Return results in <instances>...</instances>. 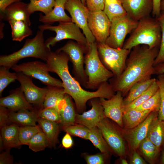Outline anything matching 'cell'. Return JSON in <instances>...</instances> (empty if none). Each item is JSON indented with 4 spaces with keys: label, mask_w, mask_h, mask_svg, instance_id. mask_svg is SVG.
Returning a JSON list of instances; mask_svg holds the SVG:
<instances>
[{
    "label": "cell",
    "mask_w": 164,
    "mask_h": 164,
    "mask_svg": "<svg viewBox=\"0 0 164 164\" xmlns=\"http://www.w3.org/2000/svg\"><path fill=\"white\" fill-rule=\"evenodd\" d=\"M69 61L66 53L56 50L49 52L46 62L50 72L56 73L61 80L65 93L73 99L79 113L85 110L87 103L89 100L95 98L108 99L115 94L111 85L107 81L101 84L94 91H87L83 88L69 71Z\"/></svg>",
    "instance_id": "cell-1"
},
{
    "label": "cell",
    "mask_w": 164,
    "mask_h": 164,
    "mask_svg": "<svg viewBox=\"0 0 164 164\" xmlns=\"http://www.w3.org/2000/svg\"><path fill=\"white\" fill-rule=\"evenodd\" d=\"M159 49L150 48L145 45L134 47L126 60L122 73L118 77L110 79V83L114 92H121L124 97L135 84L150 79L155 74L154 63Z\"/></svg>",
    "instance_id": "cell-2"
},
{
    "label": "cell",
    "mask_w": 164,
    "mask_h": 164,
    "mask_svg": "<svg viewBox=\"0 0 164 164\" xmlns=\"http://www.w3.org/2000/svg\"><path fill=\"white\" fill-rule=\"evenodd\" d=\"M161 36L159 22L156 18L149 16L138 22L137 26L124 43L122 48L131 50L141 45H147L150 48H159Z\"/></svg>",
    "instance_id": "cell-3"
},
{
    "label": "cell",
    "mask_w": 164,
    "mask_h": 164,
    "mask_svg": "<svg viewBox=\"0 0 164 164\" xmlns=\"http://www.w3.org/2000/svg\"><path fill=\"white\" fill-rule=\"evenodd\" d=\"M43 32L39 30L34 37L26 39L23 47L18 51L9 55H1L0 66L9 69L22 59L29 57L46 61L51 50L46 46Z\"/></svg>",
    "instance_id": "cell-4"
},
{
    "label": "cell",
    "mask_w": 164,
    "mask_h": 164,
    "mask_svg": "<svg viewBox=\"0 0 164 164\" xmlns=\"http://www.w3.org/2000/svg\"><path fill=\"white\" fill-rule=\"evenodd\" d=\"M84 56L85 71L87 78L85 88L97 90L103 83L113 77L112 73L107 69L100 58L94 42L89 47Z\"/></svg>",
    "instance_id": "cell-5"
},
{
    "label": "cell",
    "mask_w": 164,
    "mask_h": 164,
    "mask_svg": "<svg viewBox=\"0 0 164 164\" xmlns=\"http://www.w3.org/2000/svg\"><path fill=\"white\" fill-rule=\"evenodd\" d=\"M39 30H49L56 33L54 37H50L45 42L46 46L50 49L58 42L65 39L75 40L84 46L87 50L89 48L87 41L84 34L82 33L80 28L72 21L60 22L59 25L53 26L51 24H43L39 25Z\"/></svg>",
    "instance_id": "cell-6"
},
{
    "label": "cell",
    "mask_w": 164,
    "mask_h": 164,
    "mask_svg": "<svg viewBox=\"0 0 164 164\" xmlns=\"http://www.w3.org/2000/svg\"><path fill=\"white\" fill-rule=\"evenodd\" d=\"M100 60L105 67L111 71L114 77L119 76L124 70L126 60L131 50L111 47L105 43H97Z\"/></svg>",
    "instance_id": "cell-7"
},
{
    "label": "cell",
    "mask_w": 164,
    "mask_h": 164,
    "mask_svg": "<svg viewBox=\"0 0 164 164\" xmlns=\"http://www.w3.org/2000/svg\"><path fill=\"white\" fill-rule=\"evenodd\" d=\"M11 68L16 73L22 72L30 77L38 80L47 86L63 87L61 80L50 75L49 69L46 63L34 61L16 64Z\"/></svg>",
    "instance_id": "cell-8"
},
{
    "label": "cell",
    "mask_w": 164,
    "mask_h": 164,
    "mask_svg": "<svg viewBox=\"0 0 164 164\" xmlns=\"http://www.w3.org/2000/svg\"><path fill=\"white\" fill-rule=\"evenodd\" d=\"M138 22L127 15L113 18L111 21L109 35L105 43L112 48H122L125 37L137 27Z\"/></svg>",
    "instance_id": "cell-9"
},
{
    "label": "cell",
    "mask_w": 164,
    "mask_h": 164,
    "mask_svg": "<svg viewBox=\"0 0 164 164\" xmlns=\"http://www.w3.org/2000/svg\"><path fill=\"white\" fill-rule=\"evenodd\" d=\"M57 50L64 52L68 55L69 61L72 64L74 78L80 85L85 87L87 78L84 67V54L87 52L86 49L77 42L70 40Z\"/></svg>",
    "instance_id": "cell-10"
},
{
    "label": "cell",
    "mask_w": 164,
    "mask_h": 164,
    "mask_svg": "<svg viewBox=\"0 0 164 164\" xmlns=\"http://www.w3.org/2000/svg\"><path fill=\"white\" fill-rule=\"evenodd\" d=\"M65 7L70 13L72 21L83 31L89 48L96 40L88 26L89 10L81 0H67Z\"/></svg>",
    "instance_id": "cell-11"
},
{
    "label": "cell",
    "mask_w": 164,
    "mask_h": 164,
    "mask_svg": "<svg viewBox=\"0 0 164 164\" xmlns=\"http://www.w3.org/2000/svg\"><path fill=\"white\" fill-rule=\"evenodd\" d=\"M97 126L111 149L120 157L125 155L126 148L121 131L106 117Z\"/></svg>",
    "instance_id": "cell-12"
},
{
    "label": "cell",
    "mask_w": 164,
    "mask_h": 164,
    "mask_svg": "<svg viewBox=\"0 0 164 164\" xmlns=\"http://www.w3.org/2000/svg\"><path fill=\"white\" fill-rule=\"evenodd\" d=\"M88 25L97 43H105L109 35L111 21L103 11H89Z\"/></svg>",
    "instance_id": "cell-13"
},
{
    "label": "cell",
    "mask_w": 164,
    "mask_h": 164,
    "mask_svg": "<svg viewBox=\"0 0 164 164\" xmlns=\"http://www.w3.org/2000/svg\"><path fill=\"white\" fill-rule=\"evenodd\" d=\"M18 80L27 101L31 104L43 108L45 97L47 91V86L40 88L32 81V78L22 72L17 73Z\"/></svg>",
    "instance_id": "cell-14"
},
{
    "label": "cell",
    "mask_w": 164,
    "mask_h": 164,
    "mask_svg": "<svg viewBox=\"0 0 164 164\" xmlns=\"http://www.w3.org/2000/svg\"><path fill=\"white\" fill-rule=\"evenodd\" d=\"M123 99L121 92L119 91L116 92L109 99L99 98L105 117L111 119L122 128L123 127L122 118L125 112Z\"/></svg>",
    "instance_id": "cell-15"
},
{
    "label": "cell",
    "mask_w": 164,
    "mask_h": 164,
    "mask_svg": "<svg viewBox=\"0 0 164 164\" xmlns=\"http://www.w3.org/2000/svg\"><path fill=\"white\" fill-rule=\"evenodd\" d=\"M158 112H151L145 119L135 128L121 131L122 135L127 141L130 149L135 151L141 142L147 137L150 124L158 116Z\"/></svg>",
    "instance_id": "cell-16"
},
{
    "label": "cell",
    "mask_w": 164,
    "mask_h": 164,
    "mask_svg": "<svg viewBox=\"0 0 164 164\" xmlns=\"http://www.w3.org/2000/svg\"><path fill=\"white\" fill-rule=\"evenodd\" d=\"M97 98L91 99V108L82 114H77L75 117V123L84 125L89 129L97 126L98 124L105 118L104 108Z\"/></svg>",
    "instance_id": "cell-17"
},
{
    "label": "cell",
    "mask_w": 164,
    "mask_h": 164,
    "mask_svg": "<svg viewBox=\"0 0 164 164\" xmlns=\"http://www.w3.org/2000/svg\"><path fill=\"white\" fill-rule=\"evenodd\" d=\"M127 15L139 21L149 16L153 9V0H121Z\"/></svg>",
    "instance_id": "cell-18"
},
{
    "label": "cell",
    "mask_w": 164,
    "mask_h": 164,
    "mask_svg": "<svg viewBox=\"0 0 164 164\" xmlns=\"http://www.w3.org/2000/svg\"><path fill=\"white\" fill-rule=\"evenodd\" d=\"M0 106L5 107L12 111L22 109L33 110L32 105L27 100L20 87L11 90L8 96L1 98Z\"/></svg>",
    "instance_id": "cell-19"
},
{
    "label": "cell",
    "mask_w": 164,
    "mask_h": 164,
    "mask_svg": "<svg viewBox=\"0 0 164 164\" xmlns=\"http://www.w3.org/2000/svg\"><path fill=\"white\" fill-rule=\"evenodd\" d=\"M28 4L20 1L8 6L3 15V20L7 21L11 20L22 21L29 26L31 25V15L28 9Z\"/></svg>",
    "instance_id": "cell-20"
},
{
    "label": "cell",
    "mask_w": 164,
    "mask_h": 164,
    "mask_svg": "<svg viewBox=\"0 0 164 164\" xmlns=\"http://www.w3.org/2000/svg\"><path fill=\"white\" fill-rule=\"evenodd\" d=\"M67 0H55L53 10L46 15H39V20L44 24H51L55 22L72 21L71 17L66 13L65 5Z\"/></svg>",
    "instance_id": "cell-21"
},
{
    "label": "cell",
    "mask_w": 164,
    "mask_h": 164,
    "mask_svg": "<svg viewBox=\"0 0 164 164\" xmlns=\"http://www.w3.org/2000/svg\"><path fill=\"white\" fill-rule=\"evenodd\" d=\"M71 97L66 94L64 97L58 103L57 110L61 118L60 124L63 127L76 124L75 113Z\"/></svg>",
    "instance_id": "cell-22"
},
{
    "label": "cell",
    "mask_w": 164,
    "mask_h": 164,
    "mask_svg": "<svg viewBox=\"0 0 164 164\" xmlns=\"http://www.w3.org/2000/svg\"><path fill=\"white\" fill-rule=\"evenodd\" d=\"M19 128L17 125L12 124L1 128V135L3 139L5 148L10 149L18 148L22 145L19 139Z\"/></svg>",
    "instance_id": "cell-23"
},
{
    "label": "cell",
    "mask_w": 164,
    "mask_h": 164,
    "mask_svg": "<svg viewBox=\"0 0 164 164\" xmlns=\"http://www.w3.org/2000/svg\"><path fill=\"white\" fill-rule=\"evenodd\" d=\"M37 113L33 110L22 109L17 112L10 111L9 118L11 122L23 126H36L37 122Z\"/></svg>",
    "instance_id": "cell-24"
},
{
    "label": "cell",
    "mask_w": 164,
    "mask_h": 164,
    "mask_svg": "<svg viewBox=\"0 0 164 164\" xmlns=\"http://www.w3.org/2000/svg\"><path fill=\"white\" fill-rule=\"evenodd\" d=\"M146 137L160 150L164 143V121L159 120L158 116L150 124Z\"/></svg>",
    "instance_id": "cell-25"
},
{
    "label": "cell",
    "mask_w": 164,
    "mask_h": 164,
    "mask_svg": "<svg viewBox=\"0 0 164 164\" xmlns=\"http://www.w3.org/2000/svg\"><path fill=\"white\" fill-rule=\"evenodd\" d=\"M151 112L150 110L138 111L135 109L124 112L122 118L123 128L125 129L135 128L143 121Z\"/></svg>",
    "instance_id": "cell-26"
},
{
    "label": "cell",
    "mask_w": 164,
    "mask_h": 164,
    "mask_svg": "<svg viewBox=\"0 0 164 164\" xmlns=\"http://www.w3.org/2000/svg\"><path fill=\"white\" fill-rule=\"evenodd\" d=\"M47 91L44 99L43 108L57 109L59 102L66 94L63 87L47 85Z\"/></svg>",
    "instance_id": "cell-27"
},
{
    "label": "cell",
    "mask_w": 164,
    "mask_h": 164,
    "mask_svg": "<svg viewBox=\"0 0 164 164\" xmlns=\"http://www.w3.org/2000/svg\"><path fill=\"white\" fill-rule=\"evenodd\" d=\"M37 122L48 140L51 146L56 144L60 128L58 123L38 118Z\"/></svg>",
    "instance_id": "cell-28"
},
{
    "label": "cell",
    "mask_w": 164,
    "mask_h": 164,
    "mask_svg": "<svg viewBox=\"0 0 164 164\" xmlns=\"http://www.w3.org/2000/svg\"><path fill=\"white\" fill-rule=\"evenodd\" d=\"M11 26L12 40L22 41L32 35V30L27 24L22 21L11 20L8 21Z\"/></svg>",
    "instance_id": "cell-29"
},
{
    "label": "cell",
    "mask_w": 164,
    "mask_h": 164,
    "mask_svg": "<svg viewBox=\"0 0 164 164\" xmlns=\"http://www.w3.org/2000/svg\"><path fill=\"white\" fill-rule=\"evenodd\" d=\"M156 80L155 78L138 82L130 88L126 97L123 99L125 105H126L138 97L145 91Z\"/></svg>",
    "instance_id": "cell-30"
},
{
    "label": "cell",
    "mask_w": 164,
    "mask_h": 164,
    "mask_svg": "<svg viewBox=\"0 0 164 164\" xmlns=\"http://www.w3.org/2000/svg\"><path fill=\"white\" fill-rule=\"evenodd\" d=\"M88 140L101 152L106 156L111 152V149L104 139L100 129L97 126L90 129Z\"/></svg>",
    "instance_id": "cell-31"
},
{
    "label": "cell",
    "mask_w": 164,
    "mask_h": 164,
    "mask_svg": "<svg viewBox=\"0 0 164 164\" xmlns=\"http://www.w3.org/2000/svg\"><path fill=\"white\" fill-rule=\"evenodd\" d=\"M103 11L111 21L113 18L127 15L121 0H104Z\"/></svg>",
    "instance_id": "cell-32"
},
{
    "label": "cell",
    "mask_w": 164,
    "mask_h": 164,
    "mask_svg": "<svg viewBox=\"0 0 164 164\" xmlns=\"http://www.w3.org/2000/svg\"><path fill=\"white\" fill-rule=\"evenodd\" d=\"M156 80L144 92L129 104L125 106V112L134 109L154 95L159 90Z\"/></svg>",
    "instance_id": "cell-33"
},
{
    "label": "cell",
    "mask_w": 164,
    "mask_h": 164,
    "mask_svg": "<svg viewBox=\"0 0 164 164\" xmlns=\"http://www.w3.org/2000/svg\"><path fill=\"white\" fill-rule=\"evenodd\" d=\"M55 2V0H30L28 9L31 15L36 11L46 15L53 10Z\"/></svg>",
    "instance_id": "cell-34"
},
{
    "label": "cell",
    "mask_w": 164,
    "mask_h": 164,
    "mask_svg": "<svg viewBox=\"0 0 164 164\" xmlns=\"http://www.w3.org/2000/svg\"><path fill=\"white\" fill-rule=\"evenodd\" d=\"M28 145L29 149L35 152L43 150L48 146H51L49 140L42 130L32 138Z\"/></svg>",
    "instance_id": "cell-35"
},
{
    "label": "cell",
    "mask_w": 164,
    "mask_h": 164,
    "mask_svg": "<svg viewBox=\"0 0 164 164\" xmlns=\"http://www.w3.org/2000/svg\"><path fill=\"white\" fill-rule=\"evenodd\" d=\"M139 147L149 162H153L158 156L160 150L147 137L140 143Z\"/></svg>",
    "instance_id": "cell-36"
},
{
    "label": "cell",
    "mask_w": 164,
    "mask_h": 164,
    "mask_svg": "<svg viewBox=\"0 0 164 164\" xmlns=\"http://www.w3.org/2000/svg\"><path fill=\"white\" fill-rule=\"evenodd\" d=\"M161 105V97L159 89L152 96L135 109L138 111L150 110L159 112Z\"/></svg>",
    "instance_id": "cell-37"
},
{
    "label": "cell",
    "mask_w": 164,
    "mask_h": 164,
    "mask_svg": "<svg viewBox=\"0 0 164 164\" xmlns=\"http://www.w3.org/2000/svg\"><path fill=\"white\" fill-rule=\"evenodd\" d=\"M41 130L39 126H23L20 127L19 132V139L21 145H27L32 138Z\"/></svg>",
    "instance_id": "cell-38"
},
{
    "label": "cell",
    "mask_w": 164,
    "mask_h": 164,
    "mask_svg": "<svg viewBox=\"0 0 164 164\" xmlns=\"http://www.w3.org/2000/svg\"><path fill=\"white\" fill-rule=\"evenodd\" d=\"M9 69L3 66L0 67V95L5 89L11 83L17 80V73H11Z\"/></svg>",
    "instance_id": "cell-39"
},
{
    "label": "cell",
    "mask_w": 164,
    "mask_h": 164,
    "mask_svg": "<svg viewBox=\"0 0 164 164\" xmlns=\"http://www.w3.org/2000/svg\"><path fill=\"white\" fill-rule=\"evenodd\" d=\"M76 124L63 127V129L71 135L88 140L90 129L82 125Z\"/></svg>",
    "instance_id": "cell-40"
},
{
    "label": "cell",
    "mask_w": 164,
    "mask_h": 164,
    "mask_svg": "<svg viewBox=\"0 0 164 164\" xmlns=\"http://www.w3.org/2000/svg\"><path fill=\"white\" fill-rule=\"evenodd\" d=\"M156 19L161 26L162 36L159 51L154 61V67L164 63V12L162 11L159 16Z\"/></svg>",
    "instance_id": "cell-41"
},
{
    "label": "cell",
    "mask_w": 164,
    "mask_h": 164,
    "mask_svg": "<svg viewBox=\"0 0 164 164\" xmlns=\"http://www.w3.org/2000/svg\"><path fill=\"white\" fill-rule=\"evenodd\" d=\"M37 114L38 118L58 123H60V114L55 108H43L38 111Z\"/></svg>",
    "instance_id": "cell-42"
},
{
    "label": "cell",
    "mask_w": 164,
    "mask_h": 164,
    "mask_svg": "<svg viewBox=\"0 0 164 164\" xmlns=\"http://www.w3.org/2000/svg\"><path fill=\"white\" fill-rule=\"evenodd\" d=\"M156 82L160 91L161 105L158 112V119L164 121V73L158 75Z\"/></svg>",
    "instance_id": "cell-43"
},
{
    "label": "cell",
    "mask_w": 164,
    "mask_h": 164,
    "mask_svg": "<svg viewBox=\"0 0 164 164\" xmlns=\"http://www.w3.org/2000/svg\"><path fill=\"white\" fill-rule=\"evenodd\" d=\"M85 155V159L87 164H103L106 156L101 152L94 155L86 154Z\"/></svg>",
    "instance_id": "cell-44"
},
{
    "label": "cell",
    "mask_w": 164,
    "mask_h": 164,
    "mask_svg": "<svg viewBox=\"0 0 164 164\" xmlns=\"http://www.w3.org/2000/svg\"><path fill=\"white\" fill-rule=\"evenodd\" d=\"M86 4L90 11L103 10L104 0H86Z\"/></svg>",
    "instance_id": "cell-45"
},
{
    "label": "cell",
    "mask_w": 164,
    "mask_h": 164,
    "mask_svg": "<svg viewBox=\"0 0 164 164\" xmlns=\"http://www.w3.org/2000/svg\"><path fill=\"white\" fill-rule=\"evenodd\" d=\"M10 111L7 108L0 106V127H2L9 125L11 122L9 118Z\"/></svg>",
    "instance_id": "cell-46"
},
{
    "label": "cell",
    "mask_w": 164,
    "mask_h": 164,
    "mask_svg": "<svg viewBox=\"0 0 164 164\" xmlns=\"http://www.w3.org/2000/svg\"><path fill=\"white\" fill-rule=\"evenodd\" d=\"M7 149L0 155V164H12L13 163V158L10 154V149Z\"/></svg>",
    "instance_id": "cell-47"
},
{
    "label": "cell",
    "mask_w": 164,
    "mask_h": 164,
    "mask_svg": "<svg viewBox=\"0 0 164 164\" xmlns=\"http://www.w3.org/2000/svg\"><path fill=\"white\" fill-rule=\"evenodd\" d=\"M22 0H0V17L3 19V15L6 8L14 3Z\"/></svg>",
    "instance_id": "cell-48"
},
{
    "label": "cell",
    "mask_w": 164,
    "mask_h": 164,
    "mask_svg": "<svg viewBox=\"0 0 164 164\" xmlns=\"http://www.w3.org/2000/svg\"><path fill=\"white\" fill-rule=\"evenodd\" d=\"M162 0H153V5L152 11L154 17H158L161 13V3Z\"/></svg>",
    "instance_id": "cell-49"
},
{
    "label": "cell",
    "mask_w": 164,
    "mask_h": 164,
    "mask_svg": "<svg viewBox=\"0 0 164 164\" xmlns=\"http://www.w3.org/2000/svg\"><path fill=\"white\" fill-rule=\"evenodd\" d=\"M73 141L70 135L67 132L64 135L62 141L63 146L66 149L70 148L73 145Z\"/></svg>",
    "instance_id": "cell-50"
},
{
    "label": "cell",
    "mask_w": 164,
    "mask_h": 164,
    "mask_svg": "<svg viewBox=\"0 0 164 164\" xmlns=\"http://www.w3.org/2000/svg\"><path fill=\"white\" fill-rule=\"evenodd\" d=\"M130 163L132 164H146L145 162L135 151H134V153L131 158Z\"/></svg>",
    "instance_id": "cell-51"
},
{
    "label": "cell",
    "mask_w": 164,
    "mask_h": 164,
    "mask_svg": "<svg viewBox=\"0 0 164 164\" xmlns=\"http://www.w3.org/2000/svg\"><path fill=\"white\" fill-rule=\"evenodd\" d=\"M154 67L155 74L164 73V63L159 64Z\"/></svg>",
    "instance_id": "cell-52"
},
{
    "label": "cell",
    "mask_w": 164,
    "mask_h": 164,
    "mask_svg": "<svg viewBox=\"0 0 164 164\" xmlns=\"http://www.w3.org/2000/svg\"><path fill=\"white\" fill-rule=\"evenodd\" d=\"M3 20L0 19V39H1L3 38L4 34L3 32V28L4 26Z\"/></svg>",
    "instance_id": "cell-53"
},
{
    "label": "cell",
    "mask_w": 164,
    "mask_h": 164,
    "mask_svg": "<svg viewBox=\"0 0 164 164\" xmlns=\"http://www.w3.org/2000/svg\"><path fill=\"white\" fill-rule=\"evenodd\" d=\"M5 148L4 142L2 137L0 135V151H2V150Z\"/></svg>",
    "instance_id": "cell-54"
},
{
    "label": "cell",
    "mask_w": 164,
    "mask_h": 164,
    "mask_svg": "<svg viewBox=\"0 0 164 164\" xmlns=\"http://www.w3.org/2000/svg\"><path fill=\"white\" fill-rule=\"evenodd\" d=\"M161 11L164 12V0H162L161 3Z\"/></svg>",
    "instance_id": "cell-55"
},
{
    "label": "cell",
    "mask_w": 164,
    "mask_h": 164,
    "mask_svg": "<svg viewBox=\"0 0 164 164\" xmlns=\"http://www.w3.org/2000/svg\"><path fill=\"white\" fill-rule=\"evenodd\" d=\"M121 163L122 164H127L128 162L125 159H122L121 160Z\"/></svg>",
    "instance_id": "cell-56"
},
{
    "label": "cell",
    "mask_w": 164,
    "mask_h": 164,
    "mask_svg": "<svg viewBox=\"0 0 164 164\" xmlns=\"http://www.w3.org/2000/svg\"><path fill=\"white\" fill-rule=\"evenodd\" d=\"M161 163L162 164H164V151L163 152L162 157V159H161Z\"/></svg>",
    "instance_id": "cell-57"
},
{
    "label": "cell",
    "mask_w": 164,
    "mask_h": 164,
    "mask_svg": "<svg viewBox=\"0 0 164 164\" xmlns=\"http://www.w3.org/2000/svg\"><path fill=\"white\" fill-rule=\"evenodd\" d=\"M82 2L85 5H86V0H81Z\"/></svg>",
    "instance_id": "cell-58"
},
{
    "label": "cell",
    "mask_w": 164,
    "mask_h": 164,
    "mask_svg": "<svg viewBox=\"0 0 164 164\" xmlns=\"http://www.w3.org/2000/svg\"></svg>",
    "instance_id": "cell-59"
}]
</instances>
